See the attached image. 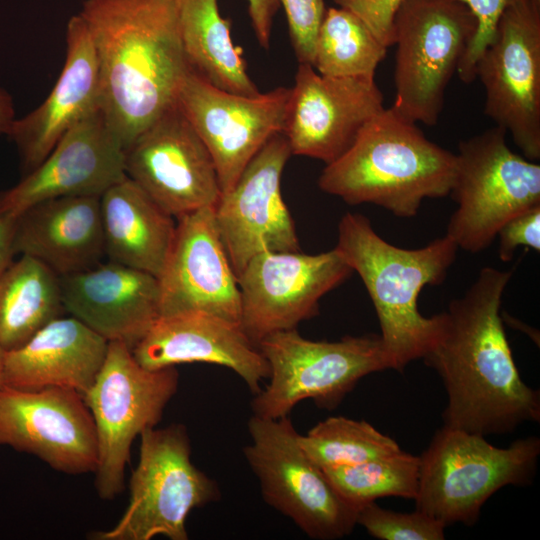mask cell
Returning <instances> with one entry per match:
<instances>
[{
    "label": "cell",
    "mask_w": 540,
    "mask_h": 540,
    "mask_svg": "<svg viewBox=\"0 0 540 540\" xmlns=\"http://www.w3.org/2000/svg\"><path fill=\"white\" fill-rule=\"evenodd\" d=\"M512 274L482 268L465 294L439 313L437 335L422 360L443 381L445 427L487 436L540 421V393L521 379L500 313Z\"/></svg>",
    "instance_id": "obj_1"
},
{
    "label": "cell",
    "mask_w": 540,
    "mask_h": 540,
    "mask_svg": "<svg viewBox=\"0 0 540 540\" xmlns=\"http://www.w3.org/2000/svg\"><path fill=\"white\" fill-rule=\"evenodd\" d=\"M79 16L96 55L100 109L125 151L175 105L190 70L176 0H85Z\"/></svg>",
    "instance_id": "obj_2"
},
{
    "label": "cell",
    "mask_w": 540,
    "mask_h": 540,
    "mask_svg": "<svg viewBox=\"0 0 540 540\" xmlns=\"http://www.w3.org/2000/svg\"><path fill=\"white\" fill-rule=\"evenodd\" d=\"M357 272L371 298L388 369L402 372L422 359L437 335L440 315L423 316L418 297L441 284L454 263L458 246L445 234L424 247L404 249L387 242L360 213H346L338 224L334 247Z\"/></svg>",
    "instance_id": "obj_3"
},
{
    "label": "cell",
    "mask_w": 540,
    "mask_h": 540,
    "mask_svg": "<svg viewBox=\"0 0 540 540\" xmlns=\"http://www.w3.org/2000/svg\"><path fill=\"white\" fill-rule=\"evenodd\" d=\"M456 155L429 140L417 123L384 108L352 145L326 164L319 188L350 205L370 203L401 218L416 216L427 198L450 194Z\"/></svg>",
    "instance_id": "obj_4"
},
{
    "label": "cell",
    "mask_w": 540,
    "mask_h": 540,
    "mask_svg": "<svg viewBox=\"0 0 540 540\" xmlns=\"http://www.w3.org/2000/svg\"><path fill=\"white\" fill-rule=\"evenodd\" d=\"M539 455L536 436L501 448L483 435L443 426L419 456L416 509L446 527L455 523L472 526L495 492L533 481Z\"/></svg>",
    "instance_id": "obj_5"
},
{
    "label": "cell",
    "mask_w": 540,
    "mask_h": 540,
    "mask_svg": "<svg viewBox=\"0 0 540 540\" xmlns=\"http://www.w3.org/2000/svg\"><path fill=\"white\" fill-rule=\"evenodd\" d=\"M258 348L269 366V383L252 400L253 415L278 419L305 399L334 409L366 375L387 368L380 335L313 341L295 329L263 338Z\"/></svg>",
    "instance_id": "obj_6"
},
{
    "label": "cell",
    "mask_w": 540,
    "mask_h": 540,
    "mask_svg": "<svg viewBox=\"0 0 540 540\" xmlns=\"http://www.w3.org/2000/svg\"><path fill=\"white\" fill-rule=\"evenodd\" d=\"M494 126L459 143L450 194L457 203L446 235L459 249L481 252L511 218L540 205V165L513 152Z\"/></svg>",
    "instance_id": "obj_7"
},
{
    "label": "cell",
    "mask_w": 540,
    "mask_h": 540,
    "mask_svg": "<svg viewBox=\"0 0 540 540\" xmlns=\"http://www.w3.org/2000/svg\"><path fill=\"white\" fill-rule=\"evenodd\" d=\"M178 383L175 366L145 368L125 343L108 342L102 367L83 395L96 429L94 474L101 499H114L123 490L132 443L144 430L156 427Z\"/></svg>",
    "instance_id": "obj_8"
},
{
    "label": "cell",
    "mask_w": 540,
    "mask_h": 540,
    "mask_svg": "<svg viewBox=\"0 0 540 540\" xmlns=\"http://www.w3.org/2000/svg\"><path fill=\"white\" fill-rule=\"evenodd\" d=\"M476 30L475 16L458 0H402L393 20L392 106L415 123L435 125Z\"/></svg>",
    "instance_id": "obj_9"
},
{
    "label": "cell",
    "mask_w": 540,
    "mask_h": 540,
    "mask_svg": "<svg viewBox=\"0 0 540 540\" xmlns=\"http://www.w3.org/2000/svg\"><path fill=\"white\" fill-rule=\"evenodd\" d=\"M128 506L109 530L95 540H150L163 535L187 540L186 519L197 507L216 501V482L191 461V445L182 424L149 428L140 434L137 466L129 481Z\"/></svg>",
    "instance_id": "obj_10"
},
{
    "label": "cell",
    "mask_w": 540,
    "mask_h": 540,
    "mask_svg": "<svg viewBox=\"0 0 540 540\" xmlns=\"http://www.w3.org/2000/svg\"><path fill=\"white\" fill-rule=\"evenodd\" d=\"M251 442L244 456L258 479L265 502L291 519L308 537L333 540L349 535L358 509L334 488L302 449L288 416L256 415L248 421Z\"/></svg>",
    "instance_id": "obj_11"
},
{
    "label": "cell",
    "mask_w": 540,
    "mask_h": 540,
    "mask_svg": "<svg viewBox=\"0 0 540 540\" xmlns=\"http://www.w3.org/2000/svg\"><path fill=\"white\" fill-rule=\"evenodd\" d=\"M485 114L509 133L523 156L540 158V0H519L501 15L475 65Z\"/></svg>",
    "instance_id": "obj_12"
},
{
    "label": "cell",
    "mask_w": 540,
    "mask_h": 540,
    "mask_svg": "<svg viewBox=\"0 0 540 540\" xmlns=\"http://www.w3.org/2000/svg\"><path fill=\"white\" fill-rule=\"evenodd\" d=\"M291 88L247 96L217 88L189 70L175 104L205 144L221 191L230 190L244 168L278 133H283Z\"/></svg>",
    "instance_id": "obj_13"
},
{
    "label": "cell",
    "mask_w": 540,
    "mask_h": 540,
    "mask_svg": "<svg viewBox=\"0 0 540 540\" xmlns=\"http://www.w3.org/2000/svg\"><path fill=\"white\" fill-rule=\"evenodd\" d=\"M352 272L335 248L259 253L238 276L240 325L256 345L272 333L295 329L316 316L320 299Z\"/></svg>",
    "instance_id": "obj_14"
},
{
    "label": "cell",
    "mask_w": 540,
    "mask_h": 540,
    "mask_svg": "<svg viewBox=\"0 0 540 540\" xmlns=\"http://www.w3.org/2000/svg\"><path fill=\"white\" fill-rule=\"evenodd\" d=\"M125 173L178 219L214 207L222 193L211 154L176 104L125 150Z\"/></svg>",
    "instance_id": "obj_15"
},
{
    "label": "cell",
    "mask_w": 540,
    "mask_h": 540,
    "mask_svg": "<svg viewBox=\"0 0 540 540\" xmlns=\"http://www.w3.org/2000/svg\"><path fill=\"white\" fill-rule=\"evenodd\" d=\"M291 155L286 136L274 135L214 206L217 230L237 277L259 253L300 250L281 193L282 173Z\"/></svg>",
    "instance_id": "obj_16"
},
{
    "label": "cell",
    "mask_w": 540,
    "mask_h": 540,
    "mask_svg": "<svg viewBox=\"0 0 540 540\" xmlns=\"http://www.w3.org/2000/svg\"><path fill=\"white\" fill-rule=\"evenodd\" d=\"M0 445L32 454L58 472L94 473L97 435L83 395L50 387L0 391Z\"/></svg>",
    "instance_id": "obj_17"
},
{
    "label": "cell",
    "mask_w": 540,
    "mask_h": 540,
    "mask_svg": "<svg viewBox=\"0 0 540 540\" xmlns=\"http://www.w3.org/2000/svg\"><path fill=\"white\" fill-rule=\"evenodd\" d=\"M375 78L332 77L299 63L283 134L291 153L329 164L385 107Z\"/></svg>",
    "instance_id": "obj_18"
},
{
    "label": "cell",
    "mask_w": 540,
    "mask_h": 540,
    "mask_svg": "<svg viewBox=\"0 0 540 540\" xmlns=\"http://www.w3.org/2000/svg\"><path fill=\"white\" fill-rule=\"evenodd\" d=\"M157 279L160 316L198 311L240 324L238 277L218 233L214 207L176 219L174 239Z\"/></svg>",
    "instance_id": "obj_19"
},
{
    "label": "cell",
    "mask_w": 540,
    "mask_h": 540,
    "mask_svg": "<svg viewBox=\"0 0 540 540\" xmlns=\"http://www.w3.org/2000/svg\"><path fill=\"white\" fill-rule=\"evenodd\" d=\"M125 151L98 110L67 131L20 182L0 192V216H16L39 202L101 196L126 177Z\"/></svg>",
    "instance_id": "obj_20"
},
{
    "label": "cell",
    "mask_w": 540,
    "mask_h": 540,
    "mask_svg": "<svg viewBox=\"0 0 540 540\" xmlns=\"http://www.w3.org/2000/svg\"><path fill=\"white\" fill-rule=\"evenodd\" d=\"M63 307L107 341L133 349L160 317L156 276L109 261L60 276Z\"/></svg>",
    "instance_id": "obj_21"
},
{
    "label": "cell",
    "mask_w": 540,
    "mask_h": 540,
    "mask_svg": "<svg viewBox=\"0 0 540 540\" xmlns=\"http://www.w3.org/2000/svg\"><path fill=\"white\" fill-rule=\"evenodd\" d=\"M132 353L152 370L194 362L229 368L254 394L269 376L266 359L241 325L205 312L160 316Z\"/></svg>",
    "instance_id": "obj_22"
},
{
    "label": "cell",
    "mask_w": 540,
    "mask_h": 540,
    "mask_svg": "<svg viewBox=\"0 0 540 540\" xmlns=\"http://www.w3.org/2000/svg\"><path fill=\"white\" fill-rule=\"evenodd\" d=\"M66 44L64 66L50 94L32 112L15 119L8 132L26 174L48 156L67 131L101 110L96 55L79 14L68 21Z\"/></svg>",
    "instance_id": "obj_23"
},
{
    "label": "cell",
    "mask_w": 540,
    "mask_h": 540,
    "mask_svg": "<svg viewBox=\"0 0 540 540\" xmlns=\"http://www.w3.org/2000/svg\"><path fill=\"white\" fill-rule=\"evenodd\" d=\"M14 217L15 253L37 259L59 277L91 268L105 254L100 196L53 198Z\"/></svg>",
    "instance_id": "obj_24"
},
{
    "label": "cell",
    "mask_w": 540,
    "mask_h": 540,
    "mask_svg": "<svg viewBox=\"0 0 540 540\" xmlns=\"http://www.w3.org/2000/svg\"><path fill=\"white\" fill-rule=\"evenodd\" d=\"M108 342L76 318L60 316L5 353L4 385L28 391L62 387L84 395L102 367Z\"/></svg>",
    "instance_id": "obj_25"
},
{
    "label": "cell",
    "mask_w": 540,
    "mask_h": 540,
    "mask_svg": "<svg viewBox=\"0 0 540 540\" xmlns=\"http://www.w3.org/2000/svg\"><path fill=\"white\" fill-rule=\"evenodd\" d=\"M108 260L158 278L168 257L176 219L127 176L100 196Z\"/></svg>",
    "instance_id": "obj_26"
},
{
    "label": "cell",
    "mask_w": 540,
    "mask_h": 540,
    "mask_svg": "<svg viewBox=\"0 0 540 540\" xmlns=\"http://www.w3.org/2000/svg\"><path fill=\"white\" fill-rule=\"evenodd\" d=\"M179 32L192 72L224 91L253 96L259 92L251 80L241 49L231 37V22L218 0H176Z\"/></svg>",
    "instance_id": "obj_27"
},
{
    "label": "cell",
    "mask_w": 540,
    "mask_h": 540,
    "mask_svg": "<svg viewBox=\"0 0 540 540\" xmlns=\"http://www.w3.org/2000/svg\"><path fill=\"white\" fill-rule=\"evenodd\" d=\"M64 311L60 277L37 259L21 255L0 275V346L6 352Z\"/></svg>",
    "instance_id": "obj_28"
},
{
    "label": "cell",
    "mask_w": 540,
    "mask_h": 540,
    "mask_svg": "<svg viewBox=\"0 0 540 540\" xmlns=\"http://www.w3.org/2000/svg\"><path fill=\"white\" fill-rule=\"evenodd\" d=\"M387 49L356 15L330 7L317 33L312 66L325 76L375 78Z\"/></svg>",
    "instance_id": "obj_29"
},
{
    "label": "cell",
    "mask_w": 540,
    "mask_h": 540,
    "mask_svg": "<svg viewBox=\"0 0 540 540\" xmlns=\"http://www.w3.org/2000/svg\"><path fill=\"white\" fill-rule=\"evenodd\" d=\"M419 456L399 451L354 465L322 469L338 493L358 510L384 497L415 498Z\"/></svg>",
    "instance_id": "obj_30"
},
{
    "label": "cell",
    "mask_w": 540,
    "mask_h": 540,
    "mask_svg": "<svg viewBox=\"0 0 540 540\" xmlns=\"http://www.w3.org/2000/svg\"><path fill=\"white\" fill-rule=\"evenodd\" d=\"M299 443L320 468L354 465L401 451L391 437L364 420L329 417L299 435Z\"/></svg>",
    "instance_id": "obj_31"
},
{
    "label": "cell",
    "mask_w": 540,
    "mask_h": 540,
    "mask_svg": "<svg viewBox=\"0 0 540 540\" xmlns=\"http://www.w3.org/2000/svg\"><path fill=\"white\" fill-rule=\"evenodd\" d=\"M357 524L380 540H443L446 526L416 509L411 513L380 507L375 502L359 508Z\"/></svg>",
    "instance_id": "obj_32"
},
{
    "label": "cell",
    "mask_w": 540,
    "mask_h": 540,
    "mask_svg": "<svg viewBox=\"0 0 540 540\" xmlns=\"http://www.w3.org/2000/svg\"><path fill=\"white\" fill-rule=\"evenodd\" d=\"M299 63L313 65L317 33L326 8L323 0H279Z\"/></svg>",
    "instance_id": "obj_33"
},
{
    "label": "cell",
    "mask_w": 540,
    "mask_h": 540,
    "mask_svg": "<svg viewBox=\"0 0 540 540\" xmlns=\"http://www.w3.org/2000/svg\"><path fill=\"white\" fill-rule=\"evenodd\" d=\"M465 4L477 21L474 39L465 56L459 64L457 74L466 84L476 79L475 65L483 52L494 38L497 25L504 10L519 0H458Z\"/></svg>",
    "instance_id": "obj_34"
},
{
    "label": "cell",
    "mask_w": 540,
    "mask_h": 540,
    "mask_svg": "<svg viewBox=\"0 0 540 540\" xmlns=\"http://www.w3.org/2000/svg\"><path fill=\"white\" fill-rule=\"evenodd\" d=\"M498 255L503 262L510 261L520 246L540 250V205L508 220L498 231Z\"/></svg>",
    "instance_id": "obj_35"
},
{
    "label": "cell",
    "mask_w": 540,
    "mask_h": 540,
    "mask_svg": "<svg viewBox=\"0 0 540 540\" xmlns=\"http://www.w3.org/2000/svg\"><path fill=\"white\" fill-rule=\"evenodd\" d=\"M356 15L387 48L394 43L393 20L402 0H333Z\"/></svg>",
    "instance_id": "obj_36"
},
{
    "label": "cell",
    "mask_w": 540,
    "mask_h": 540,
    "mask_svg": "<svg viewBox=\"0 0 540 540\" xmlns=\"http://www.w3.org/2000/svg\"><path fill=\"white\" fill-rule=\"evenodd\" d=\"M255 36L262 48L270 46L273 19L280 7L279 0H246Z\"/></svg>",
    "instance_id": "obj_37"
},
{
    "label": "cell",
    "mask_w": 540,
    "mask_h": 540,
    "mask_svg": "<svg viewBox=\"0 0 540 540\" xmlns=\"http://www.w3.org/2000/svg\"><path fill=\"white\" fill-rule=\"evenodd\" d=\"M14 221L13 216H0V275L12 263L16 254L13 246Z\"/></svg>",
    "instance_id": "obj_38"
},
{
    "label": "cell",
    "mask_w": 540,
    "mask_h": 540,
    "mask_svg": "<svg viewBox=\"0 0 540 540\" xmlns=\"http://www.w3.org/2000/svg\"><path fill=\"white\" fill-rule=\"evenodd\" d=\"M14 120L12 99L6 91L0 88V134H8Z\"/></svg>",
    "instance_id": "obj_39"
},
{
    "label": "cell",
    "mask_w": 540,
    "mask_h": 540,
    "mask_svg": "<svg viewBox=\"0 0 540 540\" xmlns=\"http://www.w3.org/2000/svg\"><path fill=\"white\" fill-rule=\"evenodd\" d=\"M6 351L0 346V391L4 386V360Z\"/></svg>",
    "instance_id": "obj_40"
}]
</instances>
